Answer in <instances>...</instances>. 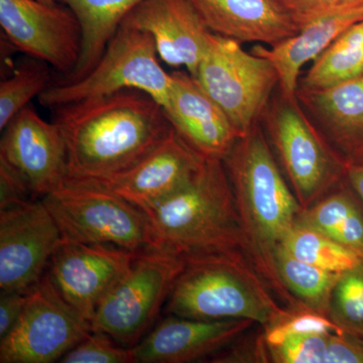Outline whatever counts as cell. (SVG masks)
I'll return each instance as SVG.
<instances>
[{
    "label": "cell",
    "instance_id": "6da1fadb",
    "mask_svg": "<svg viewBox=\"0 0 363 363\" xmlns=\"http://www.w3.org/2000/svg\"><path fill=\"white\" fill-rule=\"evenodd\" d=\"M66 147L67 180H97L140 162L174 130L147 93L113 94L52 108Z\"/></svg>",
    "mask_w": 363,
    "mask_h": 363
},
{
    "label": "cell",
    "instance_id": "7a4b0ae2",
    "mask_svg": "<svg viewBox=\"0 0 363 363\" xmlns=\"http://www.w3.org/2000/svg\"><path fill=\"white\" fill-rule=\"evenodd\" d=\"M222 161L233 187L248 259L289 309H302L279 281L274 253L303 208L279 171L259 124L240 136Z\"/></svg>",
    "mask_w": 363,
    "mask_h": 363
},
{
    "label": "cell",
    "instance_id": "3957f363",
    "mask_svg": "<svg viewBox=\"0 0 363 363\" xmlns=\"http://www.w3.org/2000/svg\"><path fill=\"white\" fill-rule=\"evenodd\" d=\"M142 210L156 248L184 257L216 252L247 255L233 187L220 159L206 157L182 187Z\"/></svg>",
    "mask_w": 363,
    "mask_h": 363
},
{
    "label": "cell",
    "instance_id": "277c9868",
    "mask_svg": "<svg viewBox=\"0 0 363 363\" xmlns=\"http://www.w3.org/2000/svg\"><path fill=\"white\" fill-rule=\"evenodd\" d=\"M186 257L164 311L191 319L250 320L272 326L294 310L281 307L242 252H216Z\"/></svg>",
    "mask_w": 363,
    "mask_h": 363
},
{
    "label": "cell",
    "instance_id": "5b68a950",
    "mask_svg": "<svg viewBox=\"0 0 363 363\" xmlns=\"http://www.w3.org/2000/svg\"><path fill=\"white\" fill-rule=\"evenodd\" d=\"M160 60L152 35L121 25L84 77L49 86L40 95V104L52 109L119 91L138 90L164 108L171 92L172 75L164 70Z\"/></svg>",
    "mask_w": 363,
    "mask_h": 363
},
{
    "label": "cell",
    "instance_id": "8992f818",
    "mask_svg": "<svg viewBox=\"0 0 363 363\" xmlns=\"http://www.w3.org/2000/svg\"><path fill=\"white\" fill-rule=\"evenodd\" d=\"M185 264L184 255L167 248L136 252L130 269L98 306L92 331L135 347L152 330Z\"/></svg>",
    "mask_w": 363,
    "mask_h": 363
},
{
    "label": "cell",
    "instance_id": "52a82bcc",
    "mask_svg": "<svg viewBox=\"0 0 363 363\" xmlns=\"http://www.w3.org/2000/svg\"><path fill=\"white\" fill-rule=\"evenodd\" d=\"M43 202L58 223L63 240L104 243L133 252L156 248L143 210L104 189L67 180Z\"/></svg>",
    "mask_w": 363,
    "mask_h": 363
},
{
    "label": "cell",
    "instance_id": "ba28073f",
    "mask_svg": "<svg viewBox=\"0 0 363 363\" xmlns=\"http://www.w3.org/2000/svg\"><path fill=\"white\" fill-rule=\"evenodd\" d=\"M195 78L241 135L257 125L279 84L278 73L269 60L247 52L238 40L213 33Z\"/></svg>",
    "mask_w": 363,
    "mask_h": 363
},
{
    "label": "cell",
    "instance_id": "9c48e42d",
    "mask_svg": "<svg viewBox=\"0 0 363 363\" xmlns=\"http://www.w3.org/2000/svg\"><path fill=\"white\" fill-rule=\"evenodd\" d=\"M267 130L303 209L345 180L347 162L313 125L298 99L281 96L267 119Z\"/></svg>",
    "mask_w": 363,
    "mask_h": 363
},
{
    "label": "cell",
    "instance_id": "30bf717a",
    "mask_svg": "<svg viewBox=\"0 0 363 363\" xmlns=\"http://www.w3.org/2000/svg\"><path fill=\"white\" fill-rule=\"evenodd\" d=\"M91 332V322L61 297L45 274L28 291L18 323L0 340V363L61 360Z\"/></svg>",
    "mask_w": 363,
    "mask_h": 363
},
{
    "label": "cell",
    "instance_id": "8fae6325",
    "mask_svg": "<svg viewBox=\"0 0 363 363\" xmlns=\"http://www.w3.org/2000/svg\"><path fill=\"white\" fill-rule=\"evenodd\" d=\"M0 26L14 49L52 67L63 79L80 61L82 28L75 13L61 2L0 0Z\"/></svg>",
    "mask_w": 363,
    "mask_h": 363
},
{
    "label": "cell",
    "instance_id": "7c38bea8",
    "mask_svg": "<svg viewBox=\"0 0 363 363\" xmlns=\"http://www.w3.org/2000/svg\"><path fill=\"white\" fill-rule=\"evenodd\" d=\"M62 240L58 223L43 200L0 210L1 292H28L40 283Z\"/></svg>",
    "mask_w": 363,
    "mask_h": 363
},
{
    "label": "cell",
    "instance_id": "4fadbf2b",
    "mask_svg": "<svg viewBox=\"0 0 363 363\" xmlns=\"http://www.w3.org/2000/svg\"><path fill=\"white\" fill-rule=\"evenodd\" d=\"M136 252L104 243L63 240L45 274L61 297L91 322L105 296L130 269Z\"/></svg>",
    "mask_w": 363,
    "mask_h": 363
},
{
    "label": "cell",
    "instance_id": "5bb4252c",
    "mask_svg": "<svg viewBox=\"0 0 363 363\" xmlns=\"http://www.w3.org/2000/svg\"><path fill=\"white\" fill-rule=\"evenodd\" d=\"M2 131L0 160L18 174L32 194L45 197L66 183L65 143L54 121L48 123L26 106Z\"/></svg>",
    "mask_w": 363,
    "mask_h": 363
},
{
    "label": "cell",
    "instance_id": "9a60e30c",
    "mask_svg": "<svg viewBox=\"0 0 363 363\" xmlns=\"http://www.w3.org/2000/svg\"><path fill=\"white\" fill-rule=\"evenodd\" d=\"M205 159L173 130L130 168L106 178L79 182L104 189L143 209L182 187Z\"/></svg>",
    "mask_w": 363,
    "mask_h": 363
},
{
    "label": "cell",
    "instance_id": "2e32d148",
    "mask_svg": "<svg viewBox=\"0 0 363 363\" xmlns=\"http://www.w3.org/2000/svg\"><path fill=\"white\" fill-rule=\"evenodd\" d=\"M121 25L152 35L160 59L195 77L211 32L189 0H143Z\"/></svg>",
    "mask_w": 363,
    "mask_h": 363
},
{
    "label": "cell",
    "instance_id": "e0dca14e",
    "mask_svg": "<svg viewBox=\"0 0 363 363\" xmlns=\"http://www.w3.org/2000/svg\"><path fill=\"white\" fill-rule=\"evenodd\" d=\"M171 75V92L164 111L174 130L198 154L223 160L242 135L188 71Z\"/></svg>",
    "mask_w": 363,
    "mask_h": 363
},
{
    "label": "cell",
    "instance_id": "ac0fdd59",
    "mask_svg": "<svg viewBox=\"0 0 363 363\" xmlns=\"http://www.w3.org/2000/svg\"><path fill=\"white\" fill-rule=\"evenodd\" d=\"M255 324L250 320L207 321L169 315L133 347L136 362L189 363L211 358Z\"/></svg>",
    "mask_w": 363,
    "mask_h": 363
},
{
    "label": "cell",
    "instance_id": "d6986e66",
    "mask_svg": "<svg viewBox=\"0 0 363 363\" xmlns=\"http://www.w3.org/2000/svg\"><path fill=\"white\" fill-rule=\"evenodd\" d=\"M210 32L269 47L298 32L278 0H189Z\"/></svg>",
    "mask_w": 363,
    "mask_h": 363
},
{
    "label": "cell",
    "instance_id": "ffe728a7",
    "mask_svg": "<svg viewBox=\"0 0 363 363\" xmlns=\"http://www.w3.org/2000/svg\"><path fill=\"white\" fill-rule=\"evenodd\" d=\"M363 21V6L330 14L308 23L293 37L267 48L255 45L253 54L269 60L279 76L281 96L297 100L301 69L329 47L344 32Z\"/></svg>",
    "mask_w": 363,
    "mask_h": 363
},
{
    "label": "cell",
    "instance_id": "44dd1931",
    "mask_svg": "<svg viewBox=\"0 0 363 363\" xmlns=\"http://www.w3.org/2000/svg\"><path fill=\"white\" fill-rule=\"evenodd\" d=\"M348 164L363 162V75L322 90H298Z\"/></svg>",
    "mask_w": 363,
    "mask_h": 363
},
{
    "label": "cell",
    "instance_id": "7402d4cb",
    "mask_svg": "<svg viewBox=\"0 0 363 363\" xmlns=\"http://www.w3.org/2000/svg\"><path fill=\"white\" fill-rule=\"evenodd\" d=\"M296 223L325 234L363 257V203L347 178L303 209Z\"/></svg>",
    "mask_w": 363,
    "mask_h": 363
},
{
    "label": "cell",
    "instance_id": "603a6c76",
    "mask_svg": "<svg viewBox=\"0 0 363 363\" xmlns=\"http://www.w3.org/2000/svg\"><path fill=\"white\" fill-rule=\"evenodd\" d=\"M77 16L82 28V54L71 75L60 82L84 77L101 58L119 26L143 0H58Z\"/></svg>",
    "mask_w": 363,
    "mask_h": 363
},
{
    "label": "cell",
    "instance_id": "cb8c5ba5",
    "mask_svg": "<svg viewBox=\"0 0 363 363\" xmlns=\"http://www.w3.org/2000/svg\"><path fill=\"white\" fill-rule=\"evenodd\" d=\"M363 75V21L351 26L313 61L304 90H322Z\"/></svg>",
    "mask_w": 363,
    "mask_h": 363
},
{
    "label": "cell",
    "instance_id": "d4e9b609",
    "mask_svg": "<svg viewBox=\"0 0 363 363\" xmlns=\"http://www.w3.org/2000/svg\"><path fill=\"white\" fill-rule=\"evenodd\" d=\"M276 269L284 288L303 309L327 316L340 272L325 271L296 259L281 245L274 253Z\"/></svg>",
    "mask_w": 363,
    "mask_h": 363
},
{
    "label": "cell",
    "instance_id": "484cf974",
    "mask_svg": "<svg viewBox=\"0 0 363 363\" xmlns=\"http://www.w3.org/2000/svg\"><path fill=\"white\" fill-rule=\"evenodd\" d=\"M281 245L296 259L328 272L347 271L362 259L325 234L298 223L286 233Z\"/></svg>",
    "mask_w": 363,
    "mask_h": 363
},
{
    "label": "cell",
    "instance_id": "4316f807",
    "mask_svg": "<svg viewBox=\"0 0 363 363\" xmlns=\"http://www.w3.org/2000/svg\"><path fill=\"white\" fill-rule=\"evenodd\" d=\"M44 62L30 58L21 62L9 77L0 84V130H4L30 100L47 89L51 82L49 68Z\"/></svg>",
    "mask_w": 363,
    "mask_h": 363
},
{
    "label": "cell",
    "instance_id": "83f0119b",
    "mask_svg": "<svg viewBox=\"0 0 363 363\" xmlns=\"http://www.w3.org/2000/svg\"><path fill=\"white\" fill-rule=\"evenodd\" d=\"M327 317L341 330L363 337V257L339 274Z\"/></svg>",
    "mask_w": 363,
    "mask_h": 363
},
{
    "label": "cell",
    "instance_id": "f1b7e54d",
    "mask_svg": "<svg viewBox=\"0 0 363 363\" xmlns=\"http://www.w3.org/2000/svg\"><path fill=\"white\" fill-rule=\"evenodd\" d=\"M60 362L135 363L136 358L135 348L121 345L102 332L92 331Z\"/></svg>",
    "mask_w": 363,
    "mask_h": 363
},
{
    "label": "cell",
    "instance_id": "f546056e",
    "mask_svg": "<svg viewBox=\"0 0 363 363\" xmlns=\"http://www.w3.org/2000/svg\"><path fill=\"white\" fill-rule=\"evenodd\" d=\"M288 11L298 30L303 26L330 14L363 6V0H278Z\"/></svg>",
    "mask_w": 363,
    "mask_h": 363
},
{
    "label": "cell",
    "instance_id": "4dcf8cb0",
    "mask_svg": "<svg viewBox=\"0 0 363 363\" xmlns=\"http://www.w3.org/2000/svg\"><path fill=\"white\" fill-rule=\"evenodd\" d=\"M30 194L32 193L23 179L0 160V210L28 201Z\"/></svg>",
    "mask_w": 363,
    "mask_h": 363
},
{
    "label": "cell",
    "instance_id": "1f68e13d",
    "mask_svg": "<svg viewBox=\"0 0 363 363\" xmlns=\"http://www.w3.org/2000/svg\"><path fill=\"white\" fill-rule=\"evenodd\" d=\"M28 292H1L0 295V340L13 330L21 316Z\"/></svg>",
    "mask_w": 363,
    "mask_h": 363
},
{
    "label": "cell",
    "instance_id": "d6a6232c",
    "mask_svg": "<svg viewBox=\"0 0 363 363\" xmlns=\"http://www.w3.org/2000/svg\"><path fill=\"white\" fill-rule=\"evenodd\" d=\"M346 178L363 203V162L348 164Z\"/></svg>",
    "mask_w": 363,
    "mask_h": 363
},
{
    "label": "cell",
    "instance_id": "836d02e7",
    "mask_svg": "<svg viewBox=\"0 0 363 363\" xmlns=\"http://www.w3.org/2000/svg\"><path fill=\"white\" fill-rule=\"evenodd\" d=\"M37 1L44 2V4H55L59 2L58 0H37Z\"/></svg>",
    "mask_w": 363,
    "mask_h": 363
}]
</instances>
